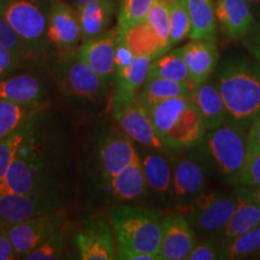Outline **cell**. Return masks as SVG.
<instances>
[{"mask_svg":"<svg viewBox=\"0 0 260 260\" xmlns=\"http://www.w3.org/2000/svg\"><path fill=\"white\" fill-rule=\"evenodd\" d=\"M2 193H4V189H3V184L0 183V194H2Z\"/></svg>","mask_w":260,"mask_h":260,"instance_id":"48","label":"cell"},{"mask_svg":"<svg viewBox=\"0 0 260 260\" xmlns=\"http://www.w3.org/2000/svg\"><path fill=\"white\" fill-rule=\"evenodd\" d=\"M193 89L194 88H191L188 84L176 82V81L148 76L144 86L140 89L139 98L141 103L148 109L155 104L172 99V98L188 96Z\"/></svg>","mask_w":260,"mask_h":260,"instance_id":"27","label":"cell"},{"mask_svg":"<svg viewBox=\"0 0 260 260\" xmlns=\"http://www.w3.org/2000/svg\"><path fill=\"white\" fill-rule=\"evenodd\" d=\"M247 191H248V194L251 195V198L254 201H256L260 205V187L258 188H252L251 190L247 189Z\"/></svg>","mask_w":260,"mask_h":260,"instance_id":"45","label":"cell"},{"mask_svg":"<svg viewBox=\"0 0 260 260\" xmlns=\"http://www.w3.org/2000/svg\"><path fill=\"white\" fill-rule=\"evenodd\" d=\"M64 224L65 213L57 210L54 212L9 225L8 232L14 243L17 258H23L27 253L41 245Z\"/></svg>","mask_w":260,"mask_h":260,"instance_id":"10","label":"cell"},{"mask_svg":"<svg viewBox=\"0 0 260 260\" xmlns=\"http://www.w3.org/2000/svg\"><path fill=\"white\" fill-rule=\"evenodd\" d=\"M217 252L211 243H197L188 255L187 260H213L217 259Z\"/></svg>","mask_w":260,"mask_h":260,"instance_id":"43","label":"cell"},{"mask_svg":"<svg viewBox=\"0 0 260 260\" xmlns=\"http://www.w3.org/2000/svg\"><path fill=\"white\" fill-rule=\"evenodd\" d=\"M260 225V205L254 201L247 189L239 190V200L224 228V239L228 241Z\"/></svg>","mask_w":260,"mask_h":260,"instance_id":"24","label":"cell"},{"mask_svg":"<svg viewBox=\"0 0 260 260\" xmlns=\"http://www.w3.org/2000/svg\"><path fill=\"white\" fill-rule=\"evenodd\" d=\"M117 27L106 31L102 37L83 42L76 56L89 65L104 81L111 79L116 74L115 48Z\"/></svg>","mask_w":260,"mask_h":260,"instance_id":"17","label":"cell"},{"mask_svg":"<svg viewBox=\"0 0 260 260\" xmlns=\"http://www.w3.org/2000/svg\"><path fill=\"white\" fill-rule=\"evenodd\" d=\"M237 183L247 188L260 187V152L253 151L247 153Z\"/></svg>","mask_w":260,"mask_h":260,"instance_id":"38","label":"cell"},{"mask_svg":"<svg viewBox=\"0 0 260 260\" xmlns=\"http://www.w3.org/2000/svg\"><path fill=\"white\" fill-rule=\"evenodd\" d=\"M17 258L14 243L9 235L8 226L0 224V260H12Z\"/></svg>","mask_w":260,"mask_h":260,"instance_id":"42","label":"cell"},{"mask_svg":"<svg viewBox=\"0 0 260 260\" xmlns=\"http://www.w3.org/2000/svg\"><path fill=\"white\" fill-rule=\"evenodd\" d=\"M171 182L175 194L180 199L198 197L206 182L203 164L194 157L181 158L175 165Z\"/></svg>","mask_w":260,"mask_h":260,"instance_id":"21","label":"cell"},{"mask_svg":"<svg viewBox=\"0 0 260 260\" xmlns=\"http://www.w3.org/2000/svg\"><path fill=\"white\" fill-rule=\"evenodd\" d=\"M79 14L81 37L82 41H89L102 37L109 29L113 12L115 2L113 0H102V2L89 3V4L77 6Z\"/></svg>","mask_w":260,"mask_h":260,"instance_id":"22","label":"cell"},{"mask_svg":"<svg viewBox=\"0 0 260 260\" xmlns=\"http://www.w3.org/2000/svg\"><path fill=\"white\" fill-rule=\"evenodd\" d=\"M195 245L197 237L187 218L178 213L161 217L160 260H186Z\"/></svg>","mask_w":260,"mask_h":260,"instance_id":"12","label":"cell"},{"mask_svg":"<svg viewBox=\"0 0 260 260\" xmlns=\"http://www.w3.org/2000/svg\"><path fill=\"white\" fill-rule=\"evenodd\" d=\"M50 3L45 0H0V15L6 19L31 53L45 51L48 40Z\"/></svg>","mask_w":260,"mask_h":260,"instance_id":"4","label":"cell"},{"mask_svg":"<svg viewBox=\"0 0 260 260\" xmlns=\"http://www.w3.org/2000/svg\"><path fill=\"white\" fill-rule=\"evenodd\" d=\"M145 19L153 29L161 46L168 52L171 48L169 0H154Z\"/></svg>","mask_w":260,"mask_h":260,"instance_id":"34","label":"cell"},{"mask_svg":"<svg viewBox=\"0 0 260 260\" xmlns=\"http://www.w3.org/2000/svg\"><path fill=\"white\" fill-rule=\"evenodd\" d=\"M147 110L155 134L167 147L193 148L205 139L206 128L189 96L164 100Z\"/></svg>","mask_w":260,"mask_h":260,"instance_id":"3","label":"cell"},{"mask_svg":"<svg viewBox=\"0 0 260 260\" xmlns=\"http://www.w3.org/2000/svg\"><path fill=\"white\" fill-rule=\"evenodd\" d=\"M153 3L154 0H122L117 34H125L133 25L144 21Z\"/></svg>","mask_w":260,"mask_h":260,"instance_id":"36","label":"cell"},{"mask_svg":"<svg viewBox=\"0 0 260 260\" xmlns=\"http://www.w3.org/2000/svg\"><path fill=\"white\" fill-rule=\"evenodd\" d=\"M122 37L124 38L126 45L135 56H146L155 59L167 53L159 42L157 35L154 34L153 29L146 19L133 25Z\"/></svg>","mask_w":260,"mask_h":260,"instance_id":"28","label":"cell"},{"mask_svg":"<svg viewBox=\"0 0 260 260\" xmlns=\"http://www.w3.org/2000/svg\"><path fill=\"white\" fill-rule=\"evenodd\" d=\"M178 52L186 61L194 87L209 81L218 63L219 53L217 42L198 39L178 48Z\"/></svg>","mask_w":260,"mask_h":260,"instance_id":"16","label":"cell"},{"mask_svg":"<svg viewBox=\"0 0 260 260\" xmlns=\"http://www.w3.org/2000/svg\"><path fill=\"white\" fill-rule=\"evenodd\" d=\"M216 84L225 104L228 119L249 129L260 113V65L228 60L218 71Z\"/></svg>","mask_w":260,"mask_h":260,"instance_id":"1","label":"cell"},{"mask_svg":"<svg viewBox=\"0 0 260 260\" xmlns=\"http://www.w3.org/2000/svg\"><path fill=\"white\" fill-rule=\"evenodd\" d=\"M45 92L44 82L35 75H17L0 81V100L19 104L42 103Z\"/></svg>","mask_w":260,"mask_h":260,"instance_id":"23","label":"cell"},{"mask_svg":"<svg viewBox=\"0 0 260 260\" xmlns=\"http://www.w3.org/2000/svg\"><path fill=\"white\" fill-rule=\"evenodd\" d=\"M147 187L141 159L132 162L105 183L109 194L122 201L135 200L142 197L147 190Z\"/></svg>","mask_w":260,"mask_h":260,"instance_id":"20","label":"cell"},{"mask_svg":"<svg viewBox=\"0 0 260 260\" xmlns=\"http://www.w3.org/2000/svg\"><path fill=\"white\" fill-rule=\"evenodd\" d=\"M190 18V40L217 42V18L213 0H186Z\"/></svg>","mask_w":260,"mask_h":260,"instance_id":"25","label":"cell"},{"mask_svg":"<svg viewBox=\"0 0 260 260\" xmlns=\"http://www.w3.org/2000/svg\"><path fill=\"white\" fill-rule=\"evenodd\" d=\"M111 224L105 218L88 219L76 234V247L82 260L116 259V246Z\"/></svg>","mask_w":260,"mask_h":260,"instance_id":"13","label":"cell"},{"mask_svg":"<svg viewBox=\"0 0 260 260\" xmlns=\"http://www.w3.org/2000/svg\"><path fill=\"white\" fill-rule=\"evenodd\" d=\"M70 2H71V5H73L74 8L76 9L77 6H81V5H86V4H89V3L102 2V0H70Z\"/></svg>","mask_w":260,"mask_h":260,"instance_id":"46","label":"cell"},{"mask_svg":"<svg viewBox=\"0 0 260 260\" xmlns=\"http://www.w3.org/2000/svg\"><path fill=\"white\" fill-rule=\"evenodd\" d=\"M243 42L255 59L260 61V21L254 22L251 30L243 38Z\"/></svg>","mask_w":260,"mask_h":260,"instance_id":"41","label":"cell"},{"mask_svg":"<svg viewBox=\"0 0 260 260\" xmlns=\"http://www.w3.org/2000/svg\"><path fill=\"white\" fill-rule=\"evenodd\" d=\"M111 104L116 122L132 141L151 148L164 147L155 134L147 107L141 103L139 94L115 92Z\"/></svg>","mask_w":260,"mask_h":260,"instance_id":"7","label":"cell"},{"mask_svg":"<svg viewBox=\"0 0 260 260\" xmlns=\"http://www.w3.org/2000/svg\"><path fill=\"white\" fill-rule=\"evenodd\" d=\"M47 34L57 50L64 53L76 50L82 40L77 10L64 0H50Z\"/></svg>","mask_w":260,"mask_h":260,"instance_id":"11","label":"cell"},{"mask_svg":"<svg viewBox=\"0 0 260 260\" xmlns=\"http://www.w3.org/2000/svg\"><path fill=\"white\" fill-rule=\"evenodd\" d=\"M247 139H248V152H260V113L249 125Z\"/></svg>","mask_w":260,"mask_h":260,"instance_id":"44","label":"cell"},{"mask_svg":"<svg viewBox=\"0 0 260 260\" xmlns=\"http://www.w3.org/2000/svg\"><path fill=\"white\" fill-rule=\"evenodd\" d=\"M110 224L117 237L116 259L132 260L142 253L160 260L161 216L157 211L118 207L110 212Z\"/></svg>","mask_w":260,"mask_h":260,"instance_id":"2","label":"cell"},{"mask_svg":"<svg viewBox=\"0 0 260 260\" xmlns=\"http://www.w3.org/2000/svg\"><path fill=\"white\" fill-rule=\"evenodd\" d=\"M0 45L9 48L19 59H23L31 53L24 41L18 37V34L12 29L6 19L0 15Z\"/></svg>","mask_w":260,"mask_h":260,"instance_id":"37","label":"cell"},{"mask_svg":"<svg viewBox=\"0 0 260 260\" xmlns=\"http://www.w3.org/2000/svg\"><path fill=\"white\" fill-rule=\"evenodd\" d=\"M188 96L197 106L206 132L218 128L228 119L225 104L217 88V84L206 81L195 87Z\"/></svg>","mask_w":260,"mask_h":260,"instance_id":"19","label":"cell"},{"mask_svg":"<svg viewBox=\"0 0 260 260\" xmlns=\"http://www.w3.org/2000/svg\"><path fill=\"white\" fill-rule=\"evenodd\" d=\"M248 128L226 119L218 128L210 130L207 146L219 171L232 182H237L248 153Z\"/></svg>","mask_w":260,"mask_h":260,"instance_id":"6","label":"cell"},{"mask_svg":"<svg viewBox=\"0 0 260 260\" xmlns=\"http://www.w3.org/2000/svg\"><path fill=\"white\" fill-rule=\"evenodd\" d=\"M142 169L147 186L158 193H165L170 189L172 174L168 161L161 155L148 153L141 159Z\"/></svg>","mask_w":260,"mask_h":260,"instance_id":"32","label":"cell"},{"mask_svg":"<svg viewBox=\"0 0 260 260\" xmlns=\"http://www.w3.org/2000/svg\"><path fill=\"white\" fill-rule=\"evenodd\" d=\"M239 191L233 194H200L188 212V222L205 233L222 232L235 210Z\"/></svg>","mask_w":260,"mask_h":260,"instance_id":"9","label":"cell"},{"mask_svg":"<svg viewBox=\"0 0 260 260\" xmlns=\"http://www.w3.org/2000/svg\"><path fill=\"white\" fill-rule=\"evenodd\" d=\"M153 59L146 56H135L132 64L116 70V92L124 94H139L147 80Z\"/></svg>","mask_w":260,"mask_h":260,"instance_id":"29","label":"cell"},{"mask_svg":"<svg viewBox=\"0 0 260 260\" xmlns=\"http://www.w3.org/2000/svg\"><path fill=\"white\" fill-rule=\"evenodd\" d=\"M246 3H248V4H259L260 0H245Z\"/></svg>","mask_w":260,"mask_h":260,"instance_id":"47","label":"cell"},{"mask_svg":"<svg viewBox=\"0 0 260 260\" xmlns=\"http://www.w3.org/2000/svg\"><path fill=\"white\" fill-rule=\"evenodd\" d=\"M58 74L61 88L69 95L95 99L104 90L103 77L77 56L65 60Z\"/></svg>","mask_w":260,"mask_h":260,"instance_id":"15","label":"cell"},{"mask_svg":"<svg viewBox=\"0 0 260 260\" xmlns=\"http://www.w3.org/2000/svg\"><path fill=\"white\" fill-rule=\"evenodd\" d=\"M148 76L162 77V79L176 81V82L188 84L191 88H195L193 82H191L186 61H184L178 50L172 51L168 54H162V56L158 57V59L152 61Z\"/></svg>","mask_w":260,"mask_h":260,"instance_id":"30","label":"cell"},{"mask_svg":"<svg viewBox=\"0 0 260 260\" xmlns=\"http://www.w3.org/2000/svg\"><path fill=\"white\" fill-rule=\"evenodd\" d=\"M67 226L63 225L56 230L48 239L45 240L37 248L23 256L25 260H54L60 259L68 247Z\"/></svg>","mask_w":260,"mask_h":260,"instance_id":"35","label":"cell"},{"mask_svg":"<svg viewBox=\"0 0 260 260\" xmlns=\"http://www.w3.org/2000/svg\"><path fill=\"white\" fill-rule=\"evenodd\" d=\"M61 198L56 188L29 194H0V224L9 226L59 210Z\"/></svg>","mask_w":260,"mask_h":260,"instance_id":"8","label":"cell"},{"mask_svg":"<svg viewBox=\"0 0 260 260\" xmlns=\"http://www.w3.org/2000/svg\"><path fill=\"white\" fill-rule=\"evenodd\" d=\"M134 57L135 54L133 53L132 50L128 47L124 38H123L122 35L117 34V41H116V48H115L116 70L123 69V68L128 67V65L132 64Z\"/></svg>","mask_w":260,"mask_h":260,"instance_id":"39","label":"cell"},{"mask_svg":"<svg viewBox=\"0 0 260 260\" xmlns=\"http://www.w3.org/2000/svg\"><path fill=\"white\" fill-rule=\"evenodd\" d=\"M37 121L38 117H35L21 129H18L17 132L0 140V183H3V181H4L6 174L17 157L22 145L34 134V126Z\"/></svg>","mask_w":260,"mask_h":260,"instance_id":"31","label":"cell"},{"mask_svg":"<svg viewBox=\"0 0 260 260\" xmlns=\"http://www.w3.org/2000/svg\"><path fill=\"white\" fill-rule=\"evenodd\" d=\"M22 59L12 53L9 48L0 45V79L12 74L21 64Z\"/></svg>","mask_w":260,"mask_h":260,"instance_id":"40","label":"cell"},{"mask_svg":"<svg viewBox=\"0 0 260 260\" xmlns=\"http://www.w3.org/2000/svg\"><path fill=\"white\" fill-rule=\"evenodd\" d=\"M260 253V225L228 241L223 258L245 259Z\"/></svg>","mask_w":260,"mask_h":260,"instance_id":"33","label":"cell"},{"mask_svg":"<svg viewBox=\"0 0 260 260\" xmlns=\"http://www.w3.org/2000/svg\"><path fill=\"white\" fill-rule=\"evenodd\" d=\"M34 141L32 134L22 145L2 183L4 193L29 194L54 188L47 159Z\"/></svg>","mask_w":260,"mask_h":260,"instance_id":"5","label":"cell"},{"mask_svg":"<svg viewBox=\"0 0 260 260\" xmlns=\"http://www.w3.org/2000/svg\"><path fill=\"white\" fill-rule=\"evenodd\" d=\"M44 109L45 105L42 103L19 104L0 100V140L17 132L38 117Z\"/></svg>","mask_w":260,"mask_h":260,"instance_id":"26","label":"cell"},{"mask_svg":"<svg viewBox=\"0 0 260 260\" xmlns=\"http://www.w3.org/2000/svg\"><path fill=\"white\" fill-rule=\"evenodd\" d=\"M140 159L139 153L128 136L109 134L98 146V170L105 184L115 175Z\"/></svg>","mask_w":260,"mask_h":260,"instance_id":"14","label":"cell"},{"mask_svg":"<svg viewBox=\"0 0 260 260\" xmlns=\"http://www.w3.org/2000/svg\"><path fill=\"white\" fill-rule=\"evenodd\" d=\"M214 12L224 34L233 40L245 38L255 22L245 0H216Z\"/></svg>","mask_w":260,"mask_h":260,"instance_id":"18","label":"cell"}]
</instances>
